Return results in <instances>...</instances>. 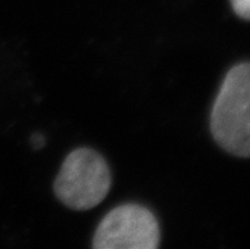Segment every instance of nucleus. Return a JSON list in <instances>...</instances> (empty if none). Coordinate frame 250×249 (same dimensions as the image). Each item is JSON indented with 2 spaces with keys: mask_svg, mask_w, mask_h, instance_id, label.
Segmentation results:
<instances>
[{
  "mask_svg": "<svg viewBox=\"0 0 250 249\" xmlns=\"http://www.w3.org/2000/svg\"><path fill=\"white\" fill-rule=\"evenodd\" d=\"M54 188L59 200L67 207L89 210L107 196L111 188V172L97 152L76 149L63 161Z\"/></svg>",
  "mask_w": 250,
  "mask_h": 249,
  "instance_id": "f03ea898",
  "label": "nucleus"
},
{
  "mask_svg": "<svg viewBox=\"0 0 250 249\" xmlns=\"http://www.w3.org/2000/svg\"><path fill=\"white\" fill-rule=\"evenodd\" d=\"M211 131L224 150L250 158V63L239 64L225 76L213 103Z\"/></svg>",
  "mask_w": 250,
  "mask_h": 249,
  "instance_id": "f257e3e1",
  "label": "nucleus"
},
{
  "mask_svg": "<svg viewBox=\"0 0 250 249\" xmlns=\"http://www.w3.org/2000/svg\"><path fill=\"white\" fill-rule=\"evenodd\" d=\"M160 231L155 216L140 205L127 204L108 212L97 227L95 249H154Z\"/></svg>",
  "mask_w": 250,
  "mask_h": 249,
  "instance_id": "7ed1b4c3",
  "label": "nucleus"
},
{
  "mask_svg": "<svg viewBox=\"0 0 250 249\" xmlns=\"http://www.w3.org/2000/svg\"><path fill=\"white\" fill-rule=\"evenodd\" d=\"M231 5L240 18L250 21V0H231Z\"/></svg>",
  "mask_w": 250,
  "mask_h": 249,
  "instance_id": "20e7f679",
  "label": "nucleus"
},
{
  "mask_svg": "<svg viewBox=\"0 0 250 249\" xmlns=\"http://www.w3.org/2000/svg\"><path fill=\"white\" fill-rule=\"evenodd\" d=\"M32 144H33V146H35L36 149L43 146V136L35 135L32 137Z\"/></svg>",
  "mask_w": 250,
  "mask_h": 249,
  "instance_id": "39448f33",
  "label": "nucleus"
}]
</instances>
